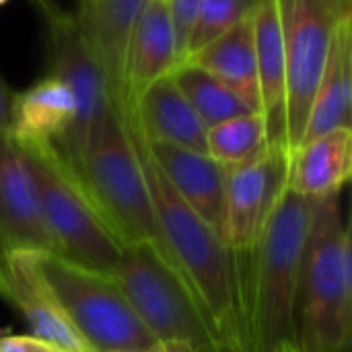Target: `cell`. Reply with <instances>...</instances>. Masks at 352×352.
Wrapping results in <instances>:
<instances>
[{
    "label": "cell",
    "instance_id": "6da1fadb",
    "mask_svg": "<svg viewBox=\"0 0 352 352\" xmlns=\"http://www.w3.org/2000/svg\"><path fill=\"white\" fill-rule=\"evenodd\" d=\"M311 198L285 190L258 243L233 254L239 342L245 352L297 344V301Z\"/></svg>",
    "mask_w": 352,
    "mask_h": 352
},
{
    "label": "cell",
    "instance_id": "7a4b0ae2",
    "mask_svg": "<svg viewBox=\"0 0 352 352\" xmlns=\"http://www.w3.org/2000/svg\"><path fill=\"white\" fill-rule=\"evenodd\" d=\"M130 134L134 136L144 165L163 254L198 299L217 340L241 346L233 252L225 245L221 235L175 194L148 157L142 140L132 130Z\"/></svg>",
    "mask_w": 352,
    "mask_h": 352
},
{
    "label": "cell",
    "instance_id": "3957f363",
    "mask_svg": "<svg viewBox=\"0 0 352 352\" xmlns=\"http://www.w3.org/2000/svg\"><path fill=\"white\" fill-rule=\"evenodd\" d=\"M352 252L340 194L316 198L301 266L297 349L338 352L351 346Z\"/></svg>",
    "mask_w": 352,
    "mask_h": 352
},
{
    "label": "cell",
    "instance_id": "277c9868",
    "mask_svg": "<svg viewBox=\"0 0 352 352\" xmlns=\"http://www.w3.org/2000/svg\"><path fill=\"white\" fill-rule=\"evenodd\" d=\"M68 167L124 245L144 239L161 245L144 165L116 105L93 124Z\"/></svg>",
    "mask_w": 352,
    "mask_h": 352
},
{
    "label": "cell",
    "instance_id": "5b68a950",
    "mask_svg": "<svg viewBox=\"0 0 352 352\" xmlns=\"http://www.w3.org/2000/svg\"><path fill=\"white\" fill-rule=\"evenodd\" d=\"M19 146L35 182L56 254L78 266L113 274L124 241L105 221L76 173L52 144Z\"/></svg>",
    "mask_w": 352,
    "mask_h": 352
},
{
    "label": "cell",
    "instance_id": "8992f818",
    "mask_svg": "<svg viewBox=\"0 0 352 352\" xmlns=\"http://www.w3.org/2000/svg\"><path fill=\"white\" fill-rule=\"evenodd\" d=\"M113 278L157 342L200 351L217 340L198 299L157 241L126 243Z\"/></svg>",
    "mask_w": 352,
    "mask_h": 352
},
{
    "label": "cell",
    "instance_id": "52a82bcc",
    "mask_svg": "<svg viewBox=\"0 0 352 352\" xmlns=\"http://www.w3.org/2000/svg\"><path fill=\"white\" fill-rule=\"evenodd\" d=\"M41 272L66 320L89 352L151 346L144 328L113 274L78 266L58 254H41Z\"/></svg>",
    "mask_w": 352,
    "mask_h": 352
},
{
    "label": "cell",
    "instance_id": "ba28073f",
    "mask_svg": "<svg viewBox=\"0 0 352 352\" xmlns=\"http://www.w3.org/2000/svg\"><path fill=\"white\" fill-rule=\"evenodd\" d=\"M283 31L287 101L285 148L301 146L309 109L326 68L336 25L351 12V0H276Z\"/></svg>",
    "mask_w": 352,
    "mask_h": 352
},
{
    "label": "cell",
    "instance_id": "9c48e42d",
    "mask_svg": "<svg viewBox=\"0 0 352 352\" xmlns=\"http://www.w3.org/2000/svg\"><path fill=\"white\" fill-rule=\"evenodd\" d=\"M37 2L41 4L47 21V74L62 80L76 101L74 126L66 138L54 146L66 163H72L78 157L93 124L103 118L116 101L107 72L87 39L76 14L50 4L47 0Z\"/></svg>",
    "mask_w": 352,
    "mask_h": 352
},
{
    "label": "cell",
    "instance_id": "30bf717a",
    "mask_svg": "<svg viewBox=\"0 0 352 352\" xmlns=\"http://www.w3.org/2000/svg\"><path fill=\"white\" fill-rule=\"evenodd\" d=\"M289 153L268 146L254 161L227 167L225 182V243L233 254L250 252L287 190Z\"/></svg>",
    "mask_w": 352,
    "mask_h": 352
},
{
    "label": "cell",
    "instance_id": "8fae6325",
    "mask_svg": "<svg viewBox=\"0 0 352 352\" xmlns=\"http://www.w3.org/2000/svg\"><path fill=\"white\" fill-rule=\"evenodd\" d=\"M41 254L14 250L0 256V297L23 316L31 336L60 352H89L45 283Z\"/></svg>",
    "mask_w": 352,
    "mask_h": 352
},
{
    "label": "cell",
    "instance_id": "7c38bea8",
    "mask_svg": "<svg viewBox=\"0 0 352 352\" xmlns=\"http://www.w3.org/2000/svg\"><path fill=\"white\" fill-rule=\"evenodd\" d=\"M14 250L56 254L47 233L39 194L21 146L0 134V256Z\"/></svg>",
    "mask_w": 352,
    "mask_h": 352
},
{
    "label": "cell",
    "instance_id": "4fadbf2b",
    "mask_svg": "<svg viewBox=\"0 0 352 352\" xmlns=\"http://www.w3.org/2000/svg\"><path fill=\"white\" fill-rule=\"evenodd\" d=\"M142 144L148 157L153 159V163L157 165V169L171 184L175 194L200 219H204L225 241L227 167L202 151L165 144V142H146V140H142Z\"/></svg>",
    "mask_w": 352,
    "mask_h": 352
},
{
    "label": "cell",
    "instance_id": "5bb4252c",
    "mask_svg": "<svg viewBox=\"0 0 352 352\" xmlns=\"http://www.w3.org/2000/svg\"><path fill=\"white\" fill-rule=\"evenodd\" d=\"M182 64L175 33L165 0H146L128 39L122 76L120 116L124 118L136 97L155 80L171 74Z\"/></svg>",
    "mask_w": 352,
    "mask_h": 352
},
{
    "label": "cell",
    "instance_id": "9a60e30c",
    "mask_svg": "<svg viewBox=\"0 0 352 352\" xmlns=\"http://www.w3.org/2000/svg\"><path fill=\"white\" fill-rule=\"evenodd\" d=\"M146 142H165L206 153V126L177 87L173 74L148 85L122 118Z\"/></svg>",
    "mask_w": 352,
    "mask_h": 352
},
{
    "label": "cell",
    "instance_id": "2e32d148",
    "mask_svg": "<svg viewBox=\"0 0 352 352\" xmlns=\"http://www.w3.org/2000/svg\"><path fill=\"white\" fill-rule=\"evenodd\" d=\"M76 120V101L70 89L45 74L12 95L8 134L19 144H60Z\"/></svg>",
    "mask_w": 352,
    "mask_h": 352
},
{
    "label": "cell",
    "instance_id": "e0dca14e",
    "mask_svg": "<svg viewBox=\"0 0 352 352\" xmlns=\"http://www.w3.org/2000/svg\"><path fill=\"white\" fill-rule=\"evenodd\" d=\"M352 173V128H338L303 142L289 155L287 190L305 198L340 194Z\"/></svg>",
    "mask_w": 352,
    "mask_h": 352
},
{
    "label": "cell",
    "instance_id": "ac0fdd59",
    "mask_svg": "<svg viewBox=\"0 0 352 352\" xmlns=\"http://www.w3.org/2000/svg\"><path fill=\"white\" fill-rule=\"evenodd\" d=\"M258 82H260V113L266 122L268 144L285 148V101H287V70L280 14L276 0H262L254 12ZM287 151V148H285Z\"/></svg>",
    "mask_w": 352,
    "mask_h": 352
},
{
    "label": "cell",
    "instance_id": "d6986e66",
    "mask_svg": "<svg viewBox=\"0 0 352 352\" xmlns=\"http://www.w3.org/2000/svg\"><path fill=\"white\" fill-rule=\"evenodd\" d=\"M352 103V16L351 12L340 19L334 29L326 68L322 72L303 142L314 140L338 128H351Z\"/></svg>",
    "mask_w": 352,
    "mask_h": 352
},
{
    "label": "cell",
    "instance_id": "ffe728a7",
    "mask_svg": "<svg viewBox=\"0 0 352 352\" xmlns=\"http://www.w3.org/2000/svg\"><path fill=\"white\" fill-rule=\"evenodd\" d=\"M146 0H82L76 19L99 56L120 107L124 58L132 29L144 8Z\"/></svg>",
    "mask_w": 352,
    "mask_h": 352
},
{
    "label": "cell",
    "instance_id": "44dd1931",
    "mask_svg": "<svg viewBox=\"0 0 352 352\" xmlns=\"http://www.w3.org/2000/svg\"><path fill=\"white\" fill-rule=\"evenodd\" d=\"M184 62L196 64L235 91L254 111H260V82L254 16L231 27Z\"/></svg>",
    "mask_w": 352,
    "mask_h": 352
},
{
    "label": "cell",
    "instance_id": "7402d4cb",
    "mask_svg": "<svg viewBox=\"0 0 352 352\" xmlns=\"http://www.w3.org/2000/svg\"><path fill=\"white\" fill-rule=\"evenodd\" d=\"M171 74L206 128L254 111L235 91L196 64L182 62Z\"/></svg>",
    "mask_w": 352,
    "mask_h": 352
},
{
    "label": "cell",
    "instance_id": "603a6c76",
    "mask_svg": "<svg viewBox=\"0 0 352 352\" xmlns=\"http://www.w3.org/2000/svg\"><path fill=\"white\" fill-rule=\"evenodd\" d=\"M266 122L260 111L225 120L206 130V153L225 167L258 159L268 151Z\"/></svg>",
    "mask_w": 352,
    "mask_h": 352
},
{
    "label": "cell",
    "instance_id": "cb8c5ba5",
    "mask_svg": "<svg viewBox=\"0 0 352 352\" xmlns=\"http://www.w3.org/2000/svg\"><path fill=\"white\" fill-rule=\"evenodd\" d=\"M262 0H200L186 58L202 50L206 43L223 35L231 27L254 16Z\"/></svg>",
    "mask_w": 352,
    "mask_h": 352
},
{
    "label": "cell",
    "instance_id": "d4e9b609",
    "mask_svg": "<svg viewBox=\"0 0 352 352\" xmlns=\"http://www.w3.org/2000/svg\"><path fill=\"white\" fill-rule=\"evenodd\" d=\"M165 2H167L171 27L175 33V41H177V52H179V58L184 62L186 52H188V43L192 37V29H194L196 16H198L200 0H165Z\"/></svg>",
    "mask_w": 352,
    "mask_h": 352
},
{
    "label": "cell",
    "instance_id": "484cf974",
    "mask_svg": "<svg viewBox=\"0 0 352 352\" xmlns=\"http://www.w3.org/2000/svg\"><path fill=\"white\" fill-rule=\"evenodd\" d=\"M0 352H60L47 342L27 334L19 336H0Z\"/></svg>",
    "mask_w": 352,
    "mask_h": 352
},
{
    "label": "cell",
    "instance_id": "4316f807",
    "mask_svg": "<svg viewBox=\"0 0 352 352\" xmlns=\"http://www.w3.org/2000/svg\"><path fill=\"white\" fill-rule=\"evenodd\" d=\"M12 91L6 87V82L0 76V134L8 132V122H10V103H12Z\"/></svg>",
    "mask_w": 352,
    "mask_h": 352
},
{
    "label": "cell",
    "instance_id": "83f0119b",
    "mask_svg": "<svg viewBox=\"0 0 352 352\" xmlns=\"http://www.w3.org/2000/svg\"><path fill=\"white\" fill-rule=\"evenodd\" d=\"M196 352H245L239 344H233V342H219V340H214V342H210L208 346H204V349H200V351Z\"/></svg>",
    "mask_w": 352,
    "mask_h": 352
},
{
    "label": "cell",
    "instance_id": "f1b7e54d",
    "mask_svg": "<svg viewBox=\"0 0 352 352\" xmlns=\"http://www.w3.org/2000/svg\"><path fill=\"white\" fill-rule=\"evenodd\" d=\"M165 352H196V349L190 344H184V342H167Z\"/></svg>",
    "mask_w": 352,
    "mask_h": 352
},
{
    "label": "cell",
    "instance_id": "f546056e",
    "mask_svg": "<svg viewBox=\"0 0 352 352\" xmlns=\"http://www.w3.org/2000/svg\"><path fill=\"white\" fill-rule=\"evenodd\" d=\"M116 352H165L163 342H155L151 346H140V349H128V351H116Z\"/></svg>",
    "mask_w": 352,
    "mask_h": 352
},
{
    "label": "cell",
    "instance_id": "4dcf8cb0",
    "mask_svg": "<svg viewBox=\"0 0 352 352\" xmlns=\"http://www.w3.org/2000/svg\"><path fill=\"white\" fill-rule=\"evenodd\" d=\"M276 352H301L297 349V344H287V346H283V349H278Z\"/></svg>",
    "mask_w": 352,
    "mask_h": 352
},
{
    "label": "cell",
    "instance_id": "1f68e13d",
    "mask_svg": "<svg viewBox=\"0 0 352 352\" xmlns=\"http://www.w3.org/2000/svg\"><path fill=\"white\" fill-rule=\"evenodd\" d=\"M338 352H351V346H346V349H342V351H338Z\"/></svg>",
    "mask_w": 352,
    "mask_h": 352
},
{
    "label": "cell",
    "instance_id": "d6a6232c",
    "mask_svg": "<svg viewBox=\"0 0 352 352\" xmlns=\"http://www.w3.org/2000/svg\"><path fill=\"white\" fill-rule=\"evenodd\" d=\"M6 2H8V0H0V6H2V4H6Z\"/></svg>",
    "mask_w": 352,
    "mask_h": 352
}]
</instances>
